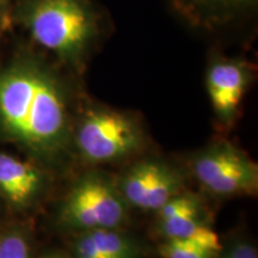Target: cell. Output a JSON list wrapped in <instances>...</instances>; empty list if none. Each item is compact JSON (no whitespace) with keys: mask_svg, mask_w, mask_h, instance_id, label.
<instances>
[{"mask_svg":"<svg viewBox=\"0 0 258 258\" xmlns=\"http://www.w3.org/2000/svg\"><path fill=\"white\" fill-rule=\"evenodd\" d=\"M246 86L244 70L232 62L215 63L209 70L208 93L214 110L222 120H231L239 106Z\"/></svg>","mask_w":258,"mask_h":258,"instance_id":"obj_8","label":"cell"},{"mask_svg":"<svg viewBox=\"0 0 258 258\" xmlns=\"http://www.w3.org/2000/svg\"><path fill=\"white\" fill-rule=\"evenodd\" d=\"M0 258H31L28 238L18 231L0 235Z\"/></svg>","mask_w":258,"mask_h":258,"instance_id":"obj_12","label":"cell"},{"mask_svg":"<svg viewBox=\"0 0 258 258\" xmlns=\"http://www.w3.org/2000/svg\"><path fill=\"white\" fill-rule=\"evenodd\" d=\"M163 258H214L217 253L183 240L166 239L159 247Z\"/></svg>","mask_w":258,"mask_h":258,"instance_id":"obj_11","label":"cell"},{"mask_svg":"<svg viewBox=\"0 0 258 258\" xmlns=\"http://www.w3.org/2000/svg\"><path fill=\"white\" fill-rule=\"evenodd\" d=\"M43 184L42 173L32 164L0 153V192L17 207L36 199Z\"/></svg>","mask_w":258,"mask_h":258,"instance_id":"obj_7","label":"cell"},{"mask_svg":"<svg viewBox=\"0 0 258 258\" xmlns=\"http://www.w3.org/2000/svg\"><path fill=\"white\" fill-rule=\"evenodd\" d=\"M159 213V220H167L185 214H200V205L198 200L189 195H176L172 199H170L165 205L160 209H158Z\"/></svg>","mask_w":258,"mask_h":258,"instance_id":"obj_13","label":"cell"},{"mask_svg":"<svg viewBox=\"0 0 258 258\" xmlns=\"http://www.w3.org/2000/svg\"><path fill=\"white\" fill-rule=\"evenodd\" d=\"M124 217V199L110 182L96 175L76 183L61 209L64 224L85 231L116 228Z\"/></svg>","mask_w":258,"mask_h":258,"instance_id":"obj_3","label":"cell"},{"mask_svg":"<svg viewBox=\"0 0 258 258\" xmlns=\"http://www.w3.org/2000/svg\"><path fill=\"white\" fill-rule=\"evenodd\" d=\"M30 29L42 47L73 57L85 47L91 22L77 0H41L31 14Z\"/></svg>","mask_w":258,"mask_h":258,"instance_id":"obj_2","label":"cell"},{"mask_svg":"<svg viewBox=\"0 0 258 258\" xmlns=\"http://www.w3.org/2000/svg\"><path fill=\"white\" fill-rule=\"evenodd\" d=\"M0 127L43 159L60 157L69 141V117L53 78L28 64L0 73Z\"/></svg>","mask_w":258,"mask_h":258,"instance_id":"obj_1","label":"cell"},{"mask_svg":"<svg viewBox=\"0 0 258 258\" xmlns=\"http://www.w3.org/2000/svg\"><path fill=\"white\" fill-rule=\"evenodd\" d=\"M44 258H69V257L61 256V254H49V256H46Z\"/></svg>","mask_w":258,"mask_h":258,"instance_id":"obj_15","label":"cell"},{"mask_svg":"<svg viewBox=\"0 0 258 258\" xmlns=\"http://www.w3.org/2000/svg\"><path fill=\"white\" fill-rule=\"evenodd\" d=\"M182 180L172 169L158 161H143L132 167L121 180L125 202L141 209L158 211L178 195Z\"/></svg>","mask_w":258,"mask_h":258,"instance_id":"obj_6","label":"cell"},{"mask_svg":"<svg viewBox=\"0 0 258 258\" xmlns=\"http://www.w3.org/2000/svg\"><path fill=\"white\" fill-rule=\"evenodd\" d=\"M192 169L201 184L218 195H252L257 191V165L231 145H218L200 154Z\"/></svg>","mask_w":258,"mask_h":258,"instance_id":"obj_5","label":"cell"},{"mask_svg":"<svg viewBox=\"0 0 258 258\" xmlns=\"http://www.w3.org/2000/svg\"><path fill=\"white\" fill-rule=\"evenodd\" d=\"M222 258H258L256 250L249 244H235L226 252Z\"/></svg>","mask_w":258,"mask_h":258,"instance_id":"obj_14","label":"cell"},{"mask_svg":"<svg viewBox=\"0 0 258 258\" xmlns=\"http://www.w3.org/2000/svg\"><path fill=\"white\" fill-rule=\"evenodd\" d=\"M225 2H231V3H244V2H247V0H225Z\"/></svg>","mask_w":258,"mask_h":258,"instance_id":"obj_16","label":"cell"},{"mask_svg":"<svg viewBox=\"0 0 258 258\" xmlns=\"http://www.w3.org/2000/svg\"><path fill=\"white\" fill-rule=\"evenodd\" d=\"M160 230L166 239L188 241L214 253L221 250L217 232L203 224L196 214H185L160 221Z\"/></svg>","mask_w":258,"mask_h":258,"instance_id":"obj_9","label":"cell"},{"mask_svg":"<svg viewBox=\"0 0 258 258\" xmlns=\"http://www.w3.org/2000/svg\"><path fill=\"white\" fill-rule=\"evenodd\" d=\"M76 141L83 156L92 161H109L133 153L141 146L140 128L115 111H91L78 127Z\"/></svg>","mask_w":258,"mask_h":258,"instance_id":"obj_4","label":"cell"},{"mask_svg":"<svg viewBox=\"0 0 258 258\" xmlns=\"http://www.w3.org/2000/svg\"><path fill=\"white\" fill-rule=\"evenodd\" d=\"M105 258H139L137 244L127 235L116 232L115 228H98L86 231Z\"/></svg>","mask_w":258,"mask_h":258,"instance_id":"obj_10","label":"cell"}]
</instances>
